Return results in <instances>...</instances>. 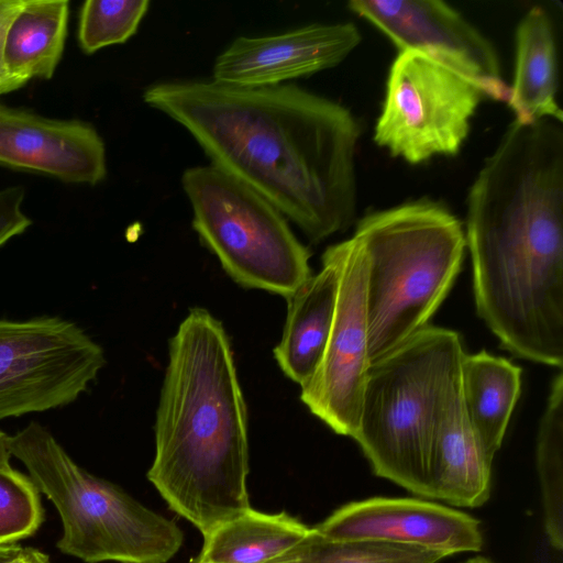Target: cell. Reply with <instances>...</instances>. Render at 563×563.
Listing matches in <instances>:
<instances>
[{
  "mask_svg": "<svg viewBox=\"0 0 563 563\" xmlns=\"http://www.w3.org/2000/svg\"><path fill=\"white\" fill-rule=\"evenodd\" d=\"M460 390L472 429L486 455L494 460L520 396L521 368L485 350L465 353L460 366Z\"/></svg>",
  "mask_w": 563,
  "mask_h": 563,
  "instance_id": "ac0fdd59",
  "label": "cell"
},
{
  "mask_svg": "<svg viewBox=\"0 0 563 563\" xmlns=\"http://www.w3.org/2000/svg\"><path fill=\"white\" fill-rule=\"evenodd\" d=\"M69 1L24 0L5 36L4 59L12 77L25 85L49 79L63 56Z\"/></svg>",
  "mask_w": 563,
  "mask_h": 563,
  "instance_id": "d6986e66",
  "label": "cell"
},
{
  "mask_svg": "<svg viewBox=\"0 0 563 563\" xmlns=\"http://www.w3.org/2000/svg\"><path fill=\"white\" fill-rule=\"evenodd\" d=\"M314 529L331 540L384 541L445 556L478 552L483 547L481 525L474 517L415 498L375 497L353 501Z\"/></svg>",
  "mask_w": 563,
  "mask_h": 563,
  "instance_id": "7c38bea8",
  "label": "cell"
},
{
  "mask_svg": "<svg viewBox=\"0 0 563 563\" xmlns=\"http://www.w3.org/2000/svg\"><path fill=\"white\" fill-rule=\"evenodd\" d=\"M349 9L401 51L424 53L475 79L486 98L507 101L492 42L460 12L438 0H352Z\"/></svg>",
  "mask_w": 563,
  "mask_h": 563,
  "instance_id": "8fae6325",
  "label": "cell"
},
{
  "mask_svg": "<svg viewBox=\"0 0 563 563\" xmlns=\"http://www.w3.org/2000/svg\"><path fill=\"white\" fill-rule=\"evenodd\" d=\"M309 531L286 512L268 515L250 508L203 537L199 563H269Z\"/></svg>",
  "mask_w": 563,
  "mask_h": 563,
  "instance_id": "ffe728a7",
  "label": "cell"
},
{
  "mask_svg": "<svg viewBox=\"0 0 563 563\" xmlns=\"http://www.w3.org/2000/svg\"><path fill=\"white\" fill-rule=\"evenodd\" d=\"M464 563H493V562L484 556H474V558L468 559Z\"/></svg>",
  "mask_w": 563,
  "mask_h": 563,
  "instance_id": "f546056e",
  "label": "cell"
},
{
  "mask_svg": "<svg viewBox=\"0 0 563 563\" xmlns=\"http://www.w3.org/2000/svg\"><path fill=\"white\" fill-rule=\"evenodd\" d=\"M104 364L102 347L71 321L0 319V419L74 402Z\"/></svg>",
  "mask_w": 563,
  "mask_h": 563,
  "instance_id": "9c48e42d",
  "label": "cell"
},
{
  "mask_svg": "<svg viewBox=\"0 0 563 563\" xmlns=\"http://www.w3.org/2000/svg\"><path fill=\"white\" fill-rule=\"evenodd\" d=\"M445 555L374 540H331L310 528L294 548L269 563H438Z\"/></svg>",
  "mask_w": 563,
  "mask_h": 563,
  "instance_id": "7402d4cb",
  "label": "cell"
},
{
  "mask_svg": "<svg viewBox=\"0 0 563 563\" xmlns=\"http://www.w3.org/2000/svg\"><path fill=\"white\" fill-rule=\"evenodd\" d=\"M24 0H0V96L22 88L24 85L12 77L5 66L4 45L8 29L22 8Z\"/></svg>",
  "mask_w": 563,
  "mask_h": 563,
  "instance_id": "484cf974",
  "label": "cell"
},
{
  "mask_svg": "<svg viewBox=\"0 0 563 563\" xmlns=\"http://www.w3.org/2000/svg\"><path fill=\"white\" fill-rule=\"evenodd\" d=\"M0 165L92 186L107 176L104 142L90 123L49 119L4 104H0Z\"/></svg>",
  "mask_w": 563,
  "mask_h": 563,
  "instance_id": "5bb4252c",
  "label": "cell"
},
{
  "mask_svg": "<svg viewBox=\"0 0 563 563\" xmlns=\"http://www.w3.org/2000/svg\"><path fill=\"white\" fill-rule=\"evenodd\" d=\"M490 460L465 413L461 390L451 402L433 442L428 498L459 507H479L490 495Z\"/></svg>",
  "mask_w": 563,
  "mask_h": 563,
  "instance_id": "2e32d148",
  "label": "cell"
},
{
  "mask_svg": "<svg viewBox=\"0 0 563 563\" xmlns=\"http://www.w3.org/2000/svg\"><path fill=\"white\" fill-rule=\"evenodd\" d=\"M44 519L40 490L22 473L0 470V545L33 536Z\"/></svg>",
  "mask_w": 563,
  "mask_h": 563,
  "instance_id": "cb8c5ba5",
  "label": "cell"
},
{
  "mask_svg": "<svg viewBox=\"0 0 563 563\" xmlns=\"http://www.w3.org/2000/svg\"><path fill=\"white\" fill-rule=\"evenodd\" d=\"M24 189L13 186L0 191V246L22 234L32 223L22 211Z\"/></svg>",
  "mask_w": 563,
  "mask_h": 563,
  "instance_id": "d4e9b609",
  "label": "cell"
},
{
  "mask_svg": "<svg viewBox=\"0 0 563 563\" xmlns=\"http://www.w3.org/2000/svg\"><path fill=\"white\" fill-rule=\"evenodd\" d=\"M143 100L184 126L210 164L265 197L311 243L352 224L361 130L342 104L295 85L214 80L156 82Z\"/></svg>",
  "mask_w": 563,
  "mask_h": 563,
  "instance_id": "6da1fadb",
  "label": "cell"
},
{
  "mask_svg": "<svg viewBox=\"0 0 563 563\" xmlns=\"http://www.w3.org/2000/svg\"><path fill=\"white\" fill-rule=\"evenodd\" d=\"M5 563H51L49 558L37 549H22L15 556Z\"/></svg>",
  "mask_w": 563,
  "mask_h": 563,
  "instance_id": "4316f807",
  "label": "cell"
},
{
  "mask_svg": "<svg viewBox=\"0 0 563 563\" xmlns=\"http://www.w3.org/2000/svg\"><path fill=\"white\" fill-rule=\"evenodd\" d=\"M148 0H87L79 13L78 42L86 54L125 43L146 14Z\"/></svg>",
  "mask_w": 563,
  "mask_h": 563,
  "instance_id": "603a6c76",
  "label": "cell"
},
{
  "mask_svg": "<svg viewBox=\"0 0 563 563\" xmlns=\"http://www.w3.org/2000/svg\"><path fill=\"white\" fill-rule=\"evenodd\" d=\"M199 563V562H198Z\"/></svg>",
  "mask_w": 563,
  "mask_h": 563,
  "instance_id": "4dcf8cb0",
  "label": "cell"
},
{
  "mask_svg": "<svg viewBox=\"0 0 563 563\" xmlns=\"http://www.w3.org/2000/svg\"><path fill=\"white\" fill-rule=\"evenodd\" d=\"M353 236L366 262L372 363L429 324L461 271L465 232L442 205L417 200L367 213Z\"/></svg>",
  "mask_w": 563,
  "mask_h": 563,
  "instance_id": "277c9868",
  "label": "cell"
},
{
  "mask_svg": "<svg viewBox=\"0 0 563 563\" xmlns=\"http://www.w3.org/2000/svg\"><path fill=\"white\" fill-rule=\"evenodd\" d=\"M558 56L553 25L541 7L531 8L516 31V63L507 103L519 123L551 119L562 123L556 101Z\"/></svg>",
  "mask_w": 563,
  "mask_h": 563,
  "instance_id": "e0dca14e",
  "label": "cell"
},
{
  "mask_svg": "<svg viewBox=\"0 0 563 563\" xmlns=\"http://www.w3.org/2000/svg\"><path fill=\"white\" fill-rule=\"evenodd\" d=\"M21 550H22V548L19 547L18 544H15V543H12V544H1L0 545V563H5L7 561L11 560Z\"/></svg>",
  "mask_w": 563,
  "mask_h": 563,
  "instance_id": "f1b7e54d",
  "label": "cell"
},
{
  "mask_svg": "<svg viewBox=\"0 0 563 563\" xmlns=\"http://www.w3.org/2000/svg\"><path fill=\"white\" fill-rule=\"evenodd\" d=\"M324 252L339 272L336 305L323 356L312 377L301 386L300 399L336 434L354 438L371 365L366 262L363 249L353 235L328 246Z\"/></svg>",
  "mask_w": 563,
  "mask_h": 563,
  "instance_id": "30bf717a",
  "label": "cell"
},
{
  "mask_svg": "<svg viewBox=\"0 0 563 563\" xmlns=\"http://www.w3.org/2000/svg\"><path fill=\"white\" fill-rule=\"evenodd\" d=\"M478 317L517 357L563 365V130L514 121L466 202Z\"/></svg>",
  "mask_w": 563,
  "mask_h": 563,
  "instance_id": "7a4b0ae2",
  "label": "cell"
},
{
  "mask_svg": "<svg viewBox=\"0 0 563 563\" xmlns=\"http://www.w3.org/2000/svg\"><path fill=\"white\" fill-rule=\"evenodd\" d=\"M339 288L334 261L322 254V268L287 299V317L274 356L284 374L303 386L323 356L333 323Z\"/></svg>",
  "mask_w": 563,
  "mask_h": 563,
  "instance_id": "9a60e30c",
  "label": "cell"
},
{
  "mask_svg": "<svg viewBox=\"0 0 563 563\" xmlns=\"http://www.w3.org/2000/svg\"><path fill=\"white\" fill-rule=\"evenodd\" d=\"M475 79L418 51H401L386 82L375 143L394 157L419 164L456 155L483 99Z\"/></svg>",
  "mask_w": 563,
  "mask_h": 563,
  "instance_id": "ba28073f",
  "label": "cell"
},
{
  "mask_svg": "<svg viewBox=\"0 0 563 563\" xmlns=\"http://www.w3.org/2000/svg\"><path fill=\"white\" fill-rule=\"evenodd\" d=\"M10 437L0 430V470H11L10 457L11 452L9 448Z\"/></svg>",
  "mask_w": 563,
  "mask_h": 563,
  "instance_id": "83f0119b",
  "label": "cell"
},
{
  "mask_svg": "<svg viewBox=\"0 0 563 563\" xmlns=\"http://www.w3.org/2000/svg\"><path fill=\"white\" fill-rule=\"evenodd\" d=\"M461 335L427 324L371 363L353 438L373 472L428 498L435 434L460 391Z\"/></svg>",
  "mask_w": 563,
  "mask_h": 563,
  "instance_id": "5b68a950",
  "label": "cell"
},
{
  "mask_svg": "<svg viewBox=\"0 0 563 563\" xmlns=\"http://www.w3.org/2000/svg\"><path fill=\"white\" fill-rule=\"evenodd\" d=\"M147 478L203 537L251 506L247 411L229 336L194 308L169 341Z\"/></svg>",
  "mask_w": 563,
  "mask_h": 563,
  "instance_id": "3957f363",
  "label": "cell"
},
{
  "mask_svg": "<svg viewBox=\"0 0 563 563\" xmlns=\"http://www.w3.org/2000/svg\"><path fill=\"white\" fill-rule=\"evenodd\" d=\"M537 472L540 483L544 528L551 545L563 547V375L551 384L537 435Z\"/></svg>",
  "mask_w": 563,
  "mask_h": 563,
  "instance_id": "44dd1931",
  "label": "cell"
},
{
  "mask_svg": "<svg viewBox=\"0 0 563 563\" xmlns=\"http://www.w3.org/2000/svg\"><path fill=\"white\" fill-rule=\"evenodd\" d=\"M181 187L192 228L239 285L285 298L310 276V252L265 197L217 166L187 168Z\"/></svg>",
  "mask_w": 563,
  "mask_h": 563,
  "instance_id": "52a82bcc",
  "label": "cell"
},
{
  "mask_svg": "<svg viewBox=\"0 0 563 563\" xmlns=\"http://www.w3.org/2000/svg\"><path fill=\"white\" fill-rule=\"evenodd\" d=\"M9 448L56 507L64 554L87 563H165L180 549L183 532L174 521L81 468L40 423L10 437Z\"/></svg>",
  "mask_w": 563,
  "mask_h": 563,
  "instance_id": "8992f818",
  "label": "cell"
},
{
  "mask_svg": "<svg viewBox=\"0 0 563 563\" xmlns=\"http://www.w3.org/2000/svg\"><path fill=\"white\" fill-rule=\"evenodd\" d=\"M351 22L312 23L284 33L239 36L216 58L212 80L268 87L332 68L360 44Z\"/></svg>",
  "mask_w": 563,
  "mask_h": 563,
  "instance_id": "4fadbf2b",
  "label": "cell"
}]
</instances>
